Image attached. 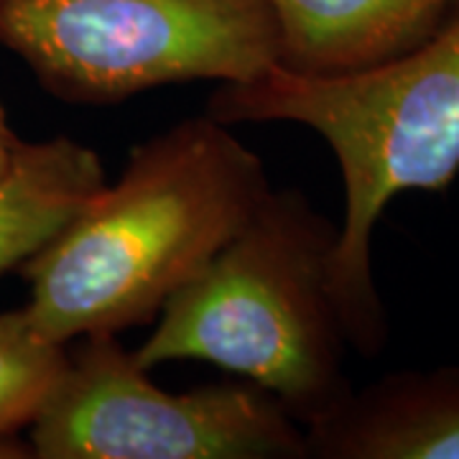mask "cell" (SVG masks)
<instances>
[{
  "label": "cell",
  "mask_w": 459,
  "mask_h": 459,
  "mask_svg": "<svg viewBox=\"0 0 459 459\" xmlns=\"http://www.w3.org/2000/svg\"><path fill=\"white\" fill-rule=\"evenodd\" d=\"M33 459H307L304 427L255 383L171 394L117 334L66 344L31 421Z\"/></svg>",
  "instance_id": "5b68a950"
},
{
  "label": "cell",
  "mask_w": 459,
  "mask_h": 459,
  "mask_svg": "<svg viewBox=\"0 0 459 459\" xmlns=\"http://www.w3.org/2000/svg\"><path fill=\"white\" fill-rule=\"evenodd\" d=\"M0 459H33L31 444L21 437H0Z\"/></svg>",
  "instance_id": "8fae6325"
},
{
  "label": "cell",
  "mask_w": 459,
  "mask_h": 459,
  "mask_svg": "<svg viewBox=\"0 0 459 459\" xmlns=\"http://www.w3.org/2000/svg\"><path fill=\"white\" fill-rule=\"evenodd\" d=\"M66 362V344L39 334L23 307L0 314V437L31 427Z\"/></svg>",
  "instance_id": "9c48e42d"
},
{
  "label": "cell",
  "mask_w": 459,
  "mask_h": 459,
  "mask_svg": "<svg viewBox=\"0 0 459 459\" xmlns=\"http://www.w3.org/2000/svg\"><path fill=\"white\" fill-rule=\"evenodd\" d=\"M304 439L307 459H459V365L350 388Z\"/></svg>",
  "instance_id": "8992f818"
},
{
  "label": "cell",
  "mask_w": 459,
  "mask_h": 459,
  "mask_svg": "<svg viewBox=\"0 0 459 459\" xmlns=\"http://www.w3.org/2000/svg\"><path fill=\"white\" fill-rule=\"evenodd\" d=\"M105 181L98 151L82 141H21L0 179V276L49 246Z\"/></svg>",
  "instance_id": "ba28073f"
},
{
  "label": "cell",
  "mask_w": 459,
  "mask_h": 459,
  "mask_svg": "<svg viewBox=\"0 0 459 459\" xmlns=\"http://www.w3.org/2000/svg\"><path fill=\"white\" fill-rule=\"evenodd\" d=\"M261 156L210 115L133 146L49 246L23 263V309L72 344L153 322L271 192Z\"/></svg>",
  "instance_id": "6da1fadb"
},
{
  "label": "cell",
  "mask_w": 459,
  "mask_h": 459,
  "mask_svg": "<svg viewBox=\"0 0 459 459\" xmlns=\"http://www.w3.org/2000/svg\"><path fill=\"white\" fill-rule=\"evenodd\" d=\"M279 65L299 74H344L419 47L459 0H271Z\"/></svg>",
  "instance_id": "52a82bcc"
},
{
  "label": "cell",
  "mask_w": 459,
  "mask_h": 459,
  "mask_svg": "<svg viewBox=\"0 0 459 459\" xmlns=\"http://www.w3.org/2000/svg\"><path fill=\"white\" fill-rule=\"evenodd\" d=\"M0 47L72 105L184 82L235 84L279 65L271 0H0Z\"/></svg>",
  "instance_id": "277c9868"
},
{
  "label": "cell",
  "mask_w": 459,
  "mask_h": 459,
  "mask_svg": "<svg viewBox=\"0 0 459 459\" xmlns=\"http://www.w3.org/2000/svg\"><path fill=\"white\" fill-rule=\"evenodd\" d=\"M214 120L296 123L325 138L344 184L334 291L352 350L377 355L388 337L373 273V232L398 195L442 192L459 174V8L419 47L344 74L268 66L255 80L217 84Z\"/></svg>",
  "instance_id": "7a4b0ae2"
},
{
  "label": "cell",
  "mask_w": 459,
  "mask_h": 459,
  "mask_svg": "<svg viewBox=\"0 0 459 459\" xmlns=\"http://www.w3.org/2000/svg\"><path fill=\"white\" fill-rule=\"evenodd\" d=\"M18 146H21V138H18L11 123H8V113L0 102V179L8 174V169L13 166V159H16Z\"/></svg>",
  "instance_id": "30bf717a"
},
{
  "label": "cell",
  "mask_w": 459,
  "mask_h": 459,
  "mask_svg": "<svg viewBox=\"0 0 459 459\" xmlns=\"http://www.w3.org/2000/svg\"><path fill=\"white\" fill-rule=\"evenodd\" d=\"M337 225L299 189H271L246 225L164 304L135 360H204L276 395L307 427L352 385L334 291Z\"/></svg>",
  "instance_id": "3957f363"
}]
</instances>
